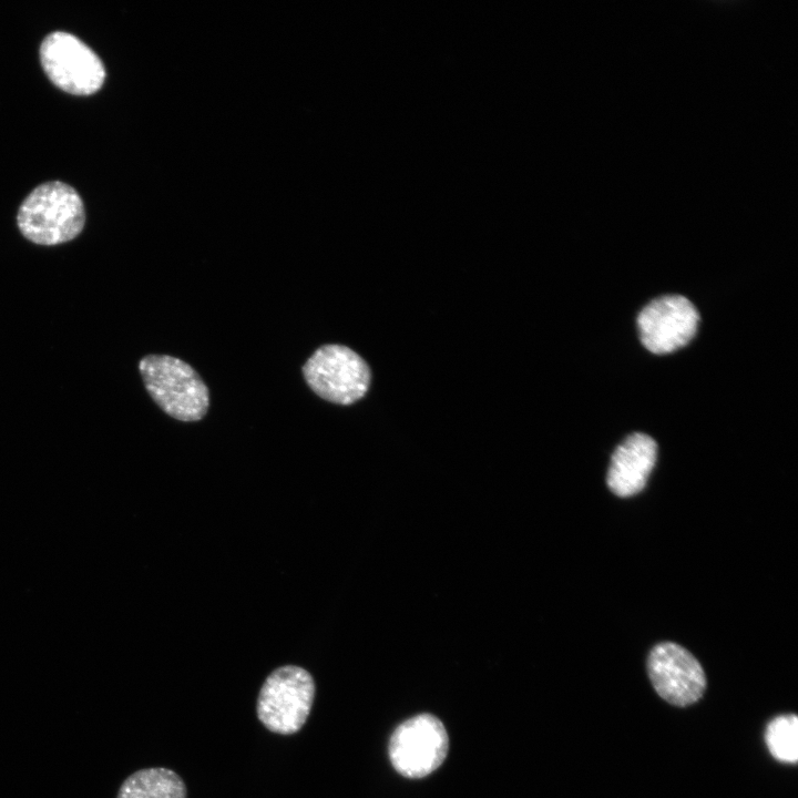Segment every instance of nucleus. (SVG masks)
I'll return each mask as SVG.
<instances>
[{"instance_id": "obj_5", "label": "nucleus", "mask_w": 798, "mask_h": 798, "mask_svg": "<svg viewBox=\"0 0 798 798\" xmlns=\"http://www.w3.org/2000/svg\"><path fill=\"white\" fill-rule=\"evenodd\" d=\"M449 736L443 723L432 714L410 717L390 736L388 754L395 770L406 778H423L444 761Z\"/></svg>"}, {"instance_id": "obj_9", "label": "nucleus", "mask_w": 798, "mask_h": 798, "mask_svg": "<svg viewBox=\"0 0 798 798\" xmlns=\"http://www.w3.org/2000/svg\"><path fill=\"white\" fill-rule=\"evenodd\" d=\"M657 457V444L647 434H630L615 449L606 475L608 489L626 498L641 492L652 472Z\"/></svg>"}, {"instance_id": "obj_3", "label": "nucleus", "mask_w": 798, "mask_h": 798, "mask_svg": "<svg viewBox=\"0 0 798 798\" xmlns=\"http://www.w3.org/2000/svg\"><path fill=\"white\" fill-rule=\"evenodd\" d=\"M315 693V682L308 671L295 665L280 666L260 687L257 718L272 733L296 734L307 722Z\"/></svg>"}, {"instance_id": "obj_8", "label": "nucleus", "mask_w": 798, "mask_h": 798, "mask_svg": "<svg viewBox=\"0 0 798 798\" xmlns=\"http://www.w3.org/2000/svg\"><path fill=\"white\" fill-rule=\"evenodd\" d=\"M699 315L684 296L666 295L652 300L637 317L642 344L654 354H668L694 337Z\"/></svg>"}, {"instance_id": "obj_10", "label": "nucleus", "mask_w": 798, "mask_h": 798, "mask_svg": "<svg viewBox=\"0 0 798 798\" xmlns=\"http://www.w3.org/2000/svg\"><path fill=\"white\" fill-rule=\"evenodd\" d=\"M184 780L174 770L154 767L136 770L119 788L116 798H186Z\"/></svg>"}, {"instance_id": "obj_4", "label": "nucleus", "mask_w": 798, "mask_h": 798, "mask_svg": "<svg viewBox=\"0 0 798 798\" xmlns=\"http://www.w3.org/2000/svg\"><path fill=\"white\" fill-rule=\"evenodd\" d=\"M303 374L316 395L344 406L361 399L371 380L366 361L342 345L319 347L305 362Z\"/></svg>"}, {"instance_id": "obj_7", "label": "nucleus", "mask_w": 798, "mask_h": 798, "mask_svg": "<svg viewBox=\"0 0 798 798\" xmlns=\"http://www.w3.org/2000/svg\"><path fill=\"white\" fill-rule=\"evenodd\" d=\"M647 673L658 696L677 707L696 703L706 689V676L699 662L673 642H662L651 649Z\"/></svg>"}, {"instance_id": "obj_6", "label": "nucleus", "mask_w": 798, "mask_h": 798, "mask_svg": "<svg viewBox=\"0 0 798 798\" xmlns=\"http://www.w3.org/2000/svg\"><path fill=\"white\" fill-rule=\"evenodd\" d=\"M40 60L51 82L74 95L93 94L105 80V69L98 54L66 32L57 31L43 40Z\"/></svg>"}, {"instance_id": "obj_2", "label": "nucleus", "mask_w": 798, "mask_h": 798, "mask_svg": "<svg viewBox=\"0 0 798 798\" xmlns=\"http://www.w3.org/2000/svg\"><path fill=\"white\" fill-rule=\"evenodd\" d=\"M139 369L147 392L165 413L181 421H197L206 415L208 389L188 364L167 355H147Z\"/></svg>"}, {"instance_id": "obj_11", "label": "nucleus", "mask_w": 798, "mask_h": 798, "mask_svg": "<svg viewBox=\"0 0 798 798\" xmlns=\"http://www.w3.org/2000/svg\"><path fill=\"white\" fill-rule=\"evenodd\" d=\"M765 743L778 761L796 764L798 760V717L779 715L771 719L765 730Z\"/></svg>"}, {"instance_id": "obj_1", "label": "nucleus", "mask_w": 798, "mask_h": 798, "mask_svg": "<svg viewBox=\"0 0 798 798\" xmlns=\"http://www.w3.org/2000/svg\"><path fill=\"white\" fill-rule=\"evenodd\" d=\"M22 235L39 245H59L75 238L82 231L85 214L78 192L62 182L35 187L18 212Z\"/></svg>"}]
</instances>
